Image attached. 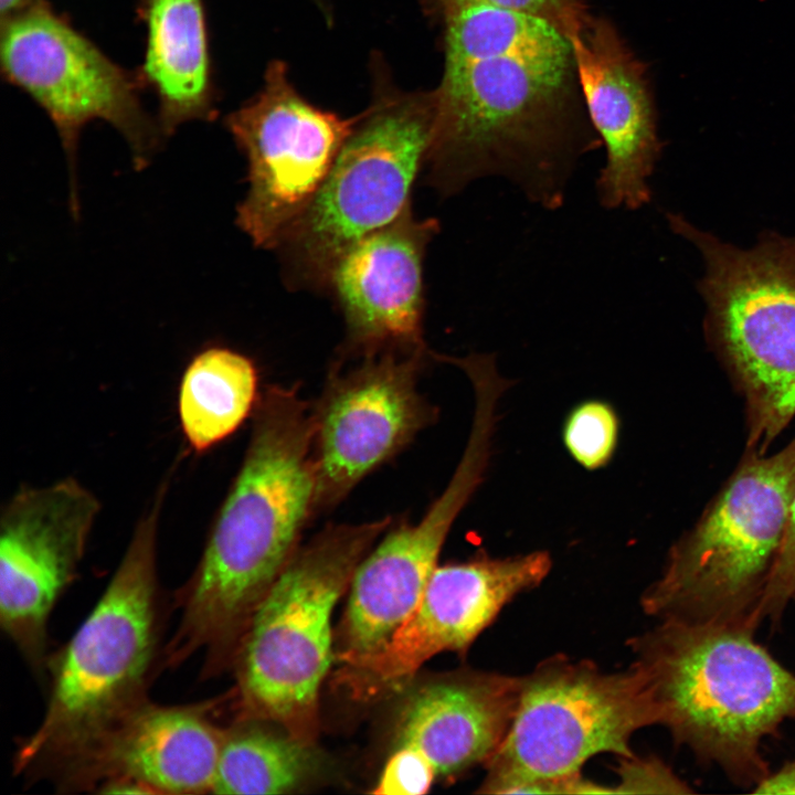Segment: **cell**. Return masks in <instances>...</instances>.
Listing matches in <instances>:
<instances>
[{"mask_svg": "<svg viewBox=\"0 0 795 795\" xmlns=\"http://www.w3.org/2000/svg\"><path fill=\"white\" fill-rule=\"evenodd\" d=\"M432 14L444 28L445 65L430 184L451 197L500 177L530 202L559 208L596 141L569 38L545 19L486 3L447 2Z\"/></svg>", "mask_w": 795, "mask_h": 795, "instance_id": "6da1fadb", "label": "cell"}, {"mask_svg": "<svg viewBox=\"0 0 795 795\" xmlns=\"http://www.w3.org/2000/svg\"><path fill=\"white\" fill-rule=\"evenodd\" d=\"M252 415L242 465L178 592L180 621L162 650L166 668L203 654L202 678L234 662L255 610L316 511L314 406L297 388L271 385Z\"/></svg>", "mask_w": 795, "mask_h": 795, "instance_id": "7a4b0ae2", "label": "cell"}, {"mask_svg": "<svg viewBox=\"0 0 795 795\" xmlns=\"http://www.w3.org/2000/svg\"><path fill=\"white\" fill-rule=\"evenodd\" d=\"M755 632L661 619L628 643L672 742L750 792L772 771L762 743L795 719V674Z\"/></svg>", "mask_w": 795, "mask_h": 795, "instance_id": "3957f363", "label": "cell"}, {"mask_svg": "<svg viewBox=\"0 0 795 795\" xmlns=\"http://www.w3.org/2000/svg\"><path fill=\"white\" fill-rule=\"evenodd\" d=\"M169 481L137 522L97 604L72 638L47 658L42 721L15 751L13 770L52 781L148 700L159 654L157 538Z\"/></svg>", "mask_w": 795, "mask_h": 795, "instance_id": "277c9868", "label": "cell"}, {"mask_svg": "<svg viewBox=\"0 0 795 795\" xmlns=\"http://www.w3.org/2000/svg\"><path fill=\"white\" fill-rule=\"evenodd\" d=\"M390 517L330 524L298 548L255 610L236 664L246 719L312 741L320 686L333 658L332 612Z\"/></svg>", "mask_w": 795, "mask_h": 795, "instance_id": "5b68a950", "label": "cell"}, {"mask_svg": "<svg viewBox=\"0 0 795 795\" xmlns=\"http://www.w3.org/2000/svg\"><path fill=\"white\" fill-rule=\"evenodd\" d=\"M795 500V437L767 455L745 452L698 521L669 549L643 611L695 625L751 626Z\"/></svg>", "mask_w": 795, "mask_h": 795, "instance_id": "8992f818", "label": "cell"}, {"mask_svg": "<svg viewBox=\"0 0 795 795\" xmlns=\"http://www.w3.org/2000/svg\"><path fill=\"white\" fill-rule=\"evenodd\" d=\"M657 724L660 711L634 665L612 672L552 656L521 677L515 716L478 793L575 794L585 762L633 756L634 733Z\"/></svg>", "mask_w": 795, "mask_h": 795, "instance_id": "52a82bcc", "label": "cell"}, {"mask_svg": "<svg viewBox=\"0 0 795 795\" xmlns=\"http://www.w3.org/2000/svg\"><path fill=\"white\" fill-rule=\"evenodd\" d=\"M668 221L703 256L709 332L744 399L746 448L766 453L795 416V247L770 239L741 250Z\"/></svg>", "mask_w": 795, "mask_h": 795, "instance_id": "ba28073f", "label": "cell"}, {"mask_svg": "<svg viewBox=\"0 0 795 795\" xmlns=\"http://www.w3.org/2000/svg\"><path fill=\"white\" fill-rule=\"evenodd\" d=\"M434 124V92L385 95L359 115L316 197L275 247L290 287L326 288L349 247L411 205Z\"/></svg>", "mask_w": 795, "mask_h": 795, "instance_id": "9c48e42d", "label": "cell"}, {"mask_svg": "<svg viewBox=\"0 0 795 795\" xmlns=\"http://www.w3.org/2000/svg\"><path fill=\"white\" fill-rule=\"evenodd\" d=\"M1 64L8 78L41 105L61 136L71 167L72 213H78L75 159L78 135L94 119L116 127L147 166L156 134L140 109L134 81L42 2L6 18Z\"/></svg>", "mask_w": 795, "mask_h": 795, "instance_id": "30bf717a", "label": "cell"}, {"mask_svg": "<svg viewBox=\"0 0 795 795\" xmlns=\"http://www.w3.org/2000/svg\"><path fill=\"white\" fill-rule=\"evenodd\" d=\"M359 116L342 118L307 102L273 62L258 95L227 118L247 159L248 189L236 222L263 248H274L306 211Z\"/></svg>", "mask_w": 795, "mask_h": 795, "instance_id": "8fae6325", "label": "cell"}, {"mask_svg": "<svg viewBox=\"0 0 795 795\" xmlns=\"http://www.w3.org/2000/svg\"><path fill=\"white\" fill-rule=\"evenodd\" d=\"M431 353L385 348L333 368L314 406L316 510L338 504L434 422L437 413L417 389Z\"/></svg>", "mask_w": 795, "mask_h": 795, "instance_id": "7c38bea8", "label": "cell"}, {"mask_svg": "<svg viewBox=\"0 0 795 795\" xmlns=\"http://www.w3.org/2000/svg\"><path fill=\"white\" fill-rule=\"evenodd\" d=\"M98 497L74 477L21 487L0 517V626L36 675L50 615L77 574Z\"/></svg>", "mask_w": 795, "mask_h": 795, "instance_id": "4fadbf2b", "label": "cell"}, {"mask_svg": "<svg viewBox=\"0 0 795 795\" xmlns=\"http://www.w3.org/2000/svg\"><path fill=\"white\" fill-rule=\"evenodd\" d=\"M587 118L605 146L596 179L602 206L636 210L650 199L660 152L646 71L616 28L591 14L568 35Z\"/></svg>", "mask_w": 795, "mask_h": 795, "instance_id": "5bb4252c", "label": "cell"}, {"mask_svg": "<svg viewBox=\"0 0 795 795\" xmlns=\"http://www.w3.org/2000/svg\"><path fill=\"white\" fill-rule=\"evenodd\" d=\"M210 709L147 700L53 782L60 792L97 791L113 781L135 782L149 794L212 792L225 729Z\"/></svg>", "mask_w": 795, "mask_h": 795, "instance_id": "9a60e30c", "label": "cell"}, {"mask_svg": "<svg viewBox=\"0 0 795 795\" xmlns=\"http://www.w3.org/2000/svg\"><path fill=\"white\" fill-rule=\"evenodd\" d=\"M438 231L437 220L417 219L409 205L336 262L326 288L342 311L351 352L426 347L423 264Z\"/></svg>", "mask_w": 795, "mask_h": 795, "instance_id": "2e32d148", "label": "cell"}, {"mask_svg": "<svg viewBox=\"0 0 795 795\" xmlns=\"http://www.w3.org/2000/svg\"><path fill=\"white\" fill-rule=\"evenodd\" d=\"M521 677L465 669L433 677L406 700L399 745L420 751L437 776L486 765L501 745L519 700Z\"/></svg>", "mask_w": 795, "mask_h": 795, "instance_id": "e0dca14e", "label": "cell"}, {"mask_svg": "<svg viewBox=\"0 0 795 795\" xmlns=\"http://www.w3.org/2000/svg\"><path fill=\"white\" fill-rule=\"evenodd\" d=\"M144 73L160 102L161 127L211 115L210 67L201 0H142Z\"/></svg>", "mask_w": 795, "mask_h": 795, "instance_id": "ac0fdd59", "label": "cell"}, {"mask_svg": "<svg viewBox=\"0 0 795 795\" xmlns=\"http://www.w3.org/2000/svg\"><path fill=\"white\" fill-rule=\"evenodd\" d=\"M257 371L244 354L210 347L187 365L179 386L178 414L189 447L203 454L231 436L253 414Z\"/></svg>", "mask_w": 795, "mask_h": 795, "instance_id": "d6986e66", "label": "cell"}, {"mask_svg": "<svg viewBox=\"0 0 795 795\" xmlns=\"http://www.w3.org/2000/svg\"><path fill=\"white\" fill-rule=\"evenodd\" d=\"M246 719L225 729L212 793L284 794L304 785L318 768L310 742Z\"/></svg>", "mask_w": 795, "mask_h": 795, "instance_id": "ffe728a7", "label": "cell"}, {"mask_svg": "<svg viewBox=\"0 0 795 795\" xmlns=\"http://www.w3.org/2000/svg\"><path fill=\"white\" fill-rule=\"evenodd\" d=\"M619 417L603 400H585L575 405L564 420L562 441L570 456L584 469L596 470L608 465L619 439Z\"/></svg>", "mask_w": 795, "mask_h": 795, "instance_id": "44dd1931", "label": "cell"}, {"mask_svg": "<svg viewBox=\"0 0 795 795\" xmlns=\"http://www.w3.org/2000/svg\"><path fill=\"white\" fill-rule=\"evenodd\" d=\"M795 602V500L782 547L756 612L759 627L778 626L787 607Z\"/></svg>", "mask_w": 795, "mask_h": 795, "instance_id": "7402d4cb", "label": "cell"}, {"mask_svg": "<svg viewBox=\"0 0 795 795\" xmlns=\"http://www.w3.org/2000/svg\"><path fill=\"white\" fill-rule=\"evenodd\" d=\"M437 773L416 749L399 745L386 761L372 794L422 795L427 793Z\"/></svg>", "mask_w": 795, "mask_h": 795, "instance_id": "603a6c76", "label": "cell"}, {"mask_svg": "<svg viewBox=\"0 0 795 795\" xmlns=\"http://www.w3.org/2000/svg\"><path fill=\"white\" fill-rule=\"evenodd\" d=\"M619 782L614 793L690 794V785L680 778L661 760L651 756L639 759L635 755L621 759Z\"/></svg>", "mask_w": 795, "mask_h": 795, "instance_id": "cb8c5ba5", "label": "cell"}, {"mask_svg": "<svg viewBox=\"0 0 795 795\" xmlns=\"http://www.w3.org/2000/svg\"><path fill=\"white\" fill-rule=\"evenodd\" d=\"M430 12L447 2H476L517 10L540 17L565 35L580 26L589 12L582 0H422Z\"/></svg>", "mask_w": 795, "mask_h": 795, "instance_id": "d4e9b609", "label": "cell"}, {"mask_svg": "<svg viewBox=\"0 0 795 795\" xmlns=\"http://www.w3.org/2000/svg\"><path fill=\"white\" fill-rule=\"evenodd\" d=\"M751 793L795 794V759L785 762L759 783Z\"/></svg>", "mask_w": 795, "mask_h": 795, "instance_id": "484cf974", "label": "cell"}, {"mask_svg": "<svg viewBox=\"0 0 795 795\" xmlns=\"http://www.w3.org/2000/svg\"><path fill=\"white\" fill-rule=\"evenodd\" d=\"M29 3V0H0L2 18L6 19L20 11Z\"/></svg>", "mask_w": 795, "mask_h": 795, "instance_id": "4316f807", "label": "cell"}, {"mask_svg": "<svg viewBox=\"0 0 795 795\" xmlns=\"http://www.w3.org/2000/svg\"><path fill=\"white\" fill-rule=\"evenodd\" d=\"M792 243H793V245H794V247H795V240H794V241H792Z\"/></svg>", "mask_w": 795, "mask_h": 795, "instance_id": "83f0119b", "label": "cell"}]
</instances>
